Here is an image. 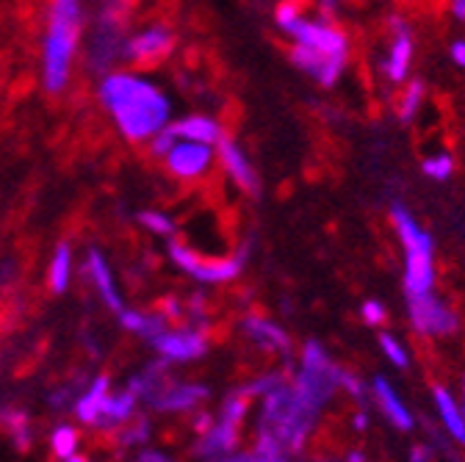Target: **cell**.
Segmentation results:
<instances>
[{
	"mask_svg": "<svg viewBox=\"0 0 465 462\" xmlns=\"http://www.w3.org/2000/svg\"><path fill=\"white\" fill-rule=\"evenodd\" d=\"M282 382H285V377H282V374H269V377L255 379V382H252L250 388H244V390H247L250 396H261V398H263L269 390H274V388H277V385H282Z\"/></svg>",
	"mask_w": 465,
	"mask_h": 462,
	"instance_id": "d6a6232c",
	"label": "cell"
},
{
	"mask_svg": "<svg viewBox=\"0 0 465 462\" xmlns=\"http://www.w3.org/2000/svg\"><path fill=\"white\" fill-rule=\"evenodd\" d=\"M139 396L128 388V390H120V393H111L108 401H105V410H103V418H100V427L105 429H120L125 427L134 416H136V408H139Z\"/></svg>",
	"mask_w": 465,
	"mask_h": 462,
	"instance_id": "d6986e66",
	"label": "cell"
},
{
	"mask_svg": "<svg viewBox=\"0 0 465 462\" xmlns=\"http://www.w3.org/2000/svg\"><path fill=\"white\" fill-rule=\"evenodd\" d=\"M208 427H211V418H208V416H200V418L194 421V429H197V432H205Z\"/></svg>",
	"mask_w": 465,
	"mask_h": 462,
	"instance_id": "60d3db41",
	"label": "cell"
},
{
	"mask_svg": "<svg viewBox=\"0 0 465 462\" xmlns=\"http://www.w3.org/2000/svg\"><path fill=\"white\" fill-rule=\"evenodd\" d=\"M0 424H4L12 432L17 448L28 451V446H31V427H28V416L23 410H6L4 416H0Z\"/></svg>",
	"mask_w": 465,
	"mask_h": 462,
	"instance_id": "d4e9b609",
	"label": "cell"
},
{
	"mask_svg": "<svg viewBox=\"0 0 465 462\" xmlns=\"http://www.w3.org/2000/svg\"><path fill=\"white\" fill-rule=\"evenodd\" d=\"M123 446H134V448H139V446H144L147 440H150V424L142 418V421H136V424H131V427H125V432H123Z\"/></svg>",
	"mask_w": 465,
	"mask_h": 462,
	"instance_id": "1f68e13d",
	"label": "cell"
},
{
	"mask_svg": "<svg viewBox=\"0 0 465 462\" xmlns=\"http://www.w3.org/2000/svg\"><path fill=\"white\" fill-rule=\"evenodd\" d=\"M380 346H382V352L388 355V360H391L393 366H399V369L407 366V352H404V346L399 343V338L382 332V335H380Z\"/></svg>",
	"mask_w": 465,
	"mask_h": 462,
	"instance_id": "4dcf8cb0",
	"label": "cell"
},
{
	"mask_svg": "<svg viewBox=\"0 0 465 462\" xmlns=\"http://www.w3.org/2000/svg\"><path fill=\"white\" fill-rule=\"evenodd\" d=\"M341 388H346V390L352 393L358 401H366V390H363V385H361V379H358V377L341 371Z\"/></svg>",
	"mask_w": 465,
	"mask_h": 462,
	"instance_id": "836d02e7",
	"label": "cell"
},
{
	"mask_svg": "<svg viewBox=\"0 0 465 462\" xmlns=\"http://www.w3.org/2000/svg\"><path fill=\"white\" fill-rule=\"evenodd\" d=\"M242 329L247 332V338H252L255 343L266 346L272 352H280V355H288L291 352V338L282 327H277L274 321L269 319H261V316H247Z\"/></svg>",
	"mask_w": 465,
	"mask_h": 462,
	"instance_id": "e0dca14e",
	"label": "cell"
},
{
	"mask_svg": "<svg viewBox=\"0 0 465 462\" xmlns=\"http://www.w3.org/2000/svg\"><path fill=\"white\" fill-rule=\"evenodd\" d=\"M136 459H142V462H166L169 457L166 454H161V451H139V457Z\"/></svg>",
	"mask_w": 465,
	"mask_h": 462,
	"instance_id": "74e56055",
	"label": "cell"
},
{
	"mask_svg": "<svg viewBox=\"0 0 465 462\" xmlns=\"http://www.w3.org/2000/svg\"><path fill=\"white\" fill-rule=\"evenodd\" d=\"M236 446H239V424L219 418L213 427L203 432V437L194 446V454L203 459H230Z\"/></svg>",
	"mask_w": 465,
	"mask_h": 462,
	"instance_id": "7c38bea8",
	"label": "cell"
},
{
	"mask_svg": "<svg viewBox=\"0 0 465 462\" xmlns=\"http://www.w3.org/2000/svg\"><path fill=\"white\" fill-rule=\"evenodd\" d=\"M421 100H424V84H421V81H413L411 86H407V92H404V97H401V103H399V117H401L404 123H411V120L416 117V111H419Z\"/></svg>",
	"mask_w": 465,
	"mask_h": 462,
	"instance_id": "83f0119b",
	"label": "cell"
},
{
	"mask_svg": "<svg viewBox=\"0 0 465 462\" xmlns=\"http://www.w3.org/2000/svg\"><path fill=\"white\" fill-rule=\"evenodd\" d=\"M247 408H250V393H247V390H232V393L222 401V416H219V418H224V421H230V424H239V427H242V421H244V416H247Z\"/></svg>",
	"mask_w": 465,
	"mask_h": 462,
	"instance_id": "484cf974",
	"label": "cell"
},
{
	"mask_svg": "<svg viewBox=\"0 0 465 462\" xmlns=\"http://www.w3.org/2000/svg\"><path fill=\"white\" fill-rule=\"evenodd\" d=\"M203 398H208V388H203V385L169 382L150 404L158 413H186V410H194Z\"/></svg>",
	"mask_w": 465,
	"mask_h": 462,
	"instance_id": "4fadbf2b",
	"label": "cell"
},
{
	"mask_svg": "<svg viewBox=\"0 0 465 462\" xmlns=\"http://www.w3.org/2000/svg\"><path fill=\"white\" fill-rule=\"evenodd\" d=\"M277 25L288 34L294 36L297 44H305V47H313L324 55H343L346 59V50H349V42L341 31L324 25V23H311L305 17L297 15V9L291 4H282L277 9Z\"/></svg>",
	"mask_w": 465,
	"mask_h": 462,
	"instance_id": "5b68a950",
	"label": "cell"
},
{
	"mask_svg": "<svg viewBox=\"0 0 465 462\" xmlns=\"http://www.w3.org/2000/svg\"><path fill=\"white\" fill-rule=\"evenodd\" d=\"M111 396V379L105 374L94 377L89 382V388L75 398V418L84 424V427H100V418H103V410H105V401Z\"/></svg>",
	"mask_w": 465,
	"mask_h": 462,
	"instance_id": "9a60e30c",
	"label": "cell"
},
{
	"mask_svg": "<svg viewBox=\"0 0 465 462\" xmlns=\"http://www.w3.org/2000/svg\"><path fill=\"white\" fill-rule=\"evenodd\" d=\"M136 219L144 230H150V233H155V236H174V230H178L174 219L166 216L163 211H142Z\"/></svg>",
	"mask_w": 465,
	"mask_h": 462,
	"instance_id": "4316f807",
	"label": "cell"
},
{
	"mask_svg": "<svg viewBox=\"0 0 465 462\" xmlns=\"http://www.w3.org/2000/svg\"><path fill=\"white\" fill-rule=\"evenodd\" d=\"M371 390H374V398H377V404L382 408V413L391 418V424L393 427H399V429H413V416H411V410L404 408L401 404V398L396 396V390L388 385V379H382V377H377L374 382H371Z\"/></svg>",
	"mask_w": 465,
	"mask_h": 462,
	"instance_id": "ffe728a7",
	"label": "cell"
},
{
	"mask_svg": "<svg viewBox=\"0 0 465 462\" xmlns=\"http://www.w3.org/2000/svg\"><path fill=\"white\" fill-rule=\"evenodd\" d=\"M391 25L396 31L393 36V44H391V55L385 62V73L393 84H401L411 73V59H413V36L407 31V25L396 17H391Z\"/></svg>",
	"mask_w": 465,
	"mask_h": 462,
	"instance_id": "2e32d148",
	"label": "cell"
},
{
	"mask_svg": "<svg viewBox=\"0 0 465 462\" xmlns=\"http://www.w3.org/2000/svg\"><path fill=\"white\" fill-rule=\"evenodd\" d=\"M427 457H430V454H427V451H421V446L413 451V459H427Z\"/></svg>",
	"mask_w": 465,
	"mask_h": 462,
	"instance_id": "ee69618b",
	"label": "cell"
},
{
	"mask_svg": "<svg viewBox=\"0 0 465 462\" xmlns=\"http://www.w3.org/2000/svg\"><path fill=\"white\" fill-rule=\"evenodd\" d=\"M169 260L178 266L183 274L200 280V282H208V285H216V282H230L236 280L247 263V255H250V247H242V252L236 258H224V260H205L200 258L192 247H186L183 241H169Z\"/></svg>",
	"mask_w": 465,
	"mask_h": 462,
	"instance_id": "277c9868",
	"label": "cell"
},
{
	"mask_svg": "<svg viewBox=\"0 0 465 462\" xmlns=\"http://www.w3.org/2000/svg\"><path fill=\"white\" fill-rule=\"evenodd\" d=\"M363 319H366V324H371V327H377V324H382V319H385V308L380 305V302H366L363 305Z\"/></svg>",
	"mask_w": 465,
	"mask_h": 462,
	"instance_id": "e575fe53",
	"label": "cell"
},
{
	"mask_svg": "<svg viewBox=\"0 0 465 462\" xmlns=\"http://www.w3.org/2000/svg\"><path fill=\"white\" fill-rule=\"evenodd\" d=\"M174 47V36L169 28L163 25H150L134 36H128L125 42V62L134 64H155L172 53Z\"/></svg>",
	"mask_w": 465,
	"mask_h": 462,
	"instance_id": "9c48e42d",
	"label": "cell"
},
{
	"mask_svg": "<svg viewBox=\"0 0 465 462\" xmlns=\"http://www.w3.org/2000/svg\"><path fill=\"white\" fill-rule=\"evenodd\" d=\"M219 158H222V166H224L227 175H230L232 181H236V186H242V189L250 192V194H258V192H261V183H258L255 169H252V163L247 161L244 150H242L236 142L222 139V142H219Z\"/></svg>",
	"mask_w": 465,
	"mask_h": 462,
	"instance_id": "5bb4252c",
	"label": "cell"
},
{
	"mask_svg": "<svg viewBox=\"0 0 465 462\" xmlns=\"http://www.w3.org/2000/svg\"><path fill=\"white\" fill-rule=\"evenodd\" d=\"M435 404H438V413H440V418H443L446 432H449L457 443H465V416H462V410H460V404L451 398V393L443 390V388H438V390H435Z\"/></svg>",
	"mask_w": 465,
	"mask_h": 462,
	"instance_id": "603a6c76",
	"label": "cell"
},
{
	"mask_svg": "<svg viewBox=\"0 0 465 462\" xmlns=\"http://www.w3.org/2000/svg\"><path fill=\"white\" fill-rule=\"evenodd\" d=\"M407 308H411L413 327L421 335H449L457 329V316L432 291L407 297Z\"/></svg>",
	"mask_w": 465,
	"mask_h": 462,
	"instance_id": "52a82bcc",
	"label": "cell"
},
{
	"mask_svg": "<svg viewBox=\"0 0 465 462\" xmlns=\"http://www.w3.org/2000/svg\"><path fill=\"white\" fill-rule=\"evenodd\" d=\"M78 448H81V435H78L75 427L62 424V427L53 429V435H50V451L58 459H64V462H81L84 454Z\"/></svg>",
	"mask_w": 465,
	"mask_h": 462,
	"instance_id": "cb8c5ba5",
	"label": "cell"
},
{
	"mask_svg": "<svg viewBox=\"0 0 465 462\" xmlns=\"http://www.w3.org/2000/svg\"><path fill=\"white\" fill-rule=\"evenodd\" d=\"M84 271L89 274V280L94 282L97 288V294L103 300V305L111 310V313H120L125 308L123 302V294H120V288H116V280H114V271L105 260V255L100 250H89L86 260H84Z\"/></svg>",
	"mask_w": 465,
	"mask_h": 462,
	"instance_id": "30bf717a",
	"label": "cell"
},
{
	"mask_svg": "<svg viewBox=\"0 0 465 462\" xmlns=\"http://www.w3.org/2000/svg\"><path fill=\"white\" fill-rule=\"evenodd\" d=\"M316 421L319 418L302 408L294 385L282 382L263 396V413H261L258 432L274 437L288 454H297L305 446V437L311 435Z\"/></svg>",
	"mask_w": 465,
	"mask_h": 462,
	"instance_id": "3957f363",
	"label": "cell"
},
{
	"mask_svg": "<svg viewBox=\"0 0 465 462\" xmlns=\"http://www.w3.org/2000/svg\"><path fill=\"white\" fill-rule=\"evenodd\" d=\"M213 144H205V142H192V139H178L166 155H163V163L166 169L172 172L174 178L181 181H197L203 178L205 172L211 169L213 163Z\"/></svg>",
	"mask_w": 465,
	"mask_h": 462,
	"instance_id": "8992f818",
	"label": "cell"
},
{
	"mask_svg": "<svg viewBox=\"0 0 465 462\" xmlns=\"http://www.w3.org/2000/svg\"><path fill=\"white\" fill-rule=\"evenodd\" d=\"M120 324L123 329L128 332H136L139 338H147L150 343L166 329V316L163 313H144V310H131V308H123L120 313Z\"/></svg>",
	"mask_w": 465,
	"mask_h": 462,
	"instance_id": "7402d4cb",
	"label": "cell"
},
{
	"mask_svg": "<svg viewBox=\"0 0 465 462\" xmlns=\"http://www.w3.org/2000/svg\"><path fill=\"white\" fill-rule=\"evenodd\" d=\"M147 144H150V155L163 161V155H166V152H169L174 144H178V133H174L172 123H169L166 128H161V131H158V133H155V136L147 142Z\"/></svg>",
	"mask_w": 465,
	"mask_h": 462,
	"instance_id": "f546056e",
	"label": "cell"
},
{
	"mask_svg": "<svg viewBox=\"0 0 465 462\" xmlns=\"http://www.w3.org/2000/svg\"><path fill=\"white\" fill-rule=\"evenodd\" d=\"M163 316L166 319H181L183 316V305L178 300H163Z\"/></svg>",
	"mask_w": 465,
	"mask_h": 462,
	"instance_id": "d590c367",
	"label": "cell"
},
{
	"mask_svg": "<svg viewBox=\"0 0 465 462\" xmlns=\"http://www.w3.org/2000/svg\"><path fill=\"white\" fill-rule=\"evenodd\" d=\"M97 100L123 139L147 144L172 123L169 97L144 75L131 70H108L97 84Z\"/></svg>",
	"mask_w": 465,
	"mask_h": 462,
	"instance_id": "6da1fadb",
	"label": "cell"
},
{
	"mask_svg": "<svg viewBox=\"0 0 465 462\" xmlns=\"http://www.w3.org/2000/svg\"><path fill=\"white\" fill-rule=\"evenodd\" d=\"M172 128H174V133H178V139L205 142V144H216V147L224 139L222 125L213 117H205V113H192V117H186V120L172 123Z\"/></svg>",
	"mask_w": 465,
	"mask_h": 462,
	"instance_id": "ac0fdd59",
	"label": "cell"
},
{
	"mask_svg": "<svg viewBox=\"0 0 465 462\" xmlns=\"http://www.w3.org/2000/svg\"><path fill=\"white\" fill-rule=\"evenodd\" d=\"M421 172H424L427 178H432V181L443 183V181H449V178H451V172H454V161H451L446 152H443V155H432V158H427V161H424Z\"/></svg>",
	"mask_w": 465,
	"mask_h": 462,
	"instance_id": "f1b7e54d",
	"label": "cell"
},
{
	"mask_svg": "<svg viewBox=\"0 0 465 462\" xmlns=\"http://www.w3.org/2000/svg\"><path fill=\"white\" fill-rule=\"evenodd\" d=\"M84 23V0H50L47 31L42 39V86L47 94H62L70 86Z\"/></svg>",
	"mask_w": 465,
	"mask_h": 462,
	"instance_id": "7a4b0ae2",
	"label": "cell"
},
{
	"mask_svg": "<svg viewBox=\"0 0 465 462\" xmlns=\"http://www.w3.org/2000/svg\"><path fill=\"white\" fill-rule=\"evenodd\" d=\"M462 401H465V379H462Z\"/></svg>",
	"mask_w": 465,
	"mask_h": 462,
	"instance_id": "f6af8a7d",
	"label": "cell"
},
{
	"mask_svg": "<svg viewBox=\"0 0 465 462\" xmlns=\"http://www.w3.org/2000/svg\"><path fill=\"white\" fill-rule=\"evenodd\" d=\"M435 285V263H432V247L421 250H404V294H424L432 291Z\"/></svg>",
	"mask_w": 465,
	"mask_h": 462,
	"instance_id": "8fae6325",
	"label": "cell"
},
{
	"mask_svg": "<svg viewBox=\"0 0 465 462\" xmlns=\"http://www.w3.org/2000/svg\"><path fill=\"white\" fill-rule=\"evenodd\" d=\"M451 59L457 67H465V42H454L451 44Z\"/></svg>",
	"mask_w": 465,
	"mask_h": 462,
	"instance_id": "8d00e7d4",
	"label": "cell"
},
{
	"mask_svg": "<svg viewBox=\"0 0 465 462\" xmlns=\"http://www.w3.org/2000/svg\"><path fill=\"white\" fill-rule=\"evenodd\" d=\"M335 6H338V0H322V12H324V15L335 12Z\"/></svg>",
	"mask_w": 465,
	"mask_h": 462,
	"instance_id": "b9f144b4",
	"label": "cell"
},
{
	"mask_svg": "<svg viewBox=\"0 0 465 462\" xmlns=\"http://www.w3.org/2000/svg\"><path fill=\"white\" fill-rule=\"evenodd\" d=\"M352 424H355V429H361V432H363V429H366V424H369L366 413H358V416L352 418Z\"/></svg>",
	"mask_w": 465,
	"mask_h": 462,
	"instance_id": "ab89813d",
	"label": "cell"
},
{
	"mask_svg": "<svg viewBox=\"0 0 465 462\" xmlns=\"http://www.w3.org/2000/svg\"><path fill=\"white\" fill-rule=\"evenodd\" d=\"M366 457L361 454V451H352V454H349V462H363Z\"/></svg>",
	"mask_w": 465,
	"mask_h": 462,
	"instance_id": "7bdbcfd3",
	"label": "cell"
},
{
	"mask_svg": "<svg viewBox=\"0 0 465 462\" xmlns=\"http://www.w3.org/2000/svg\"><path fill=\"white\" fill-rule=\"evenodd\" d=\"M451 9H454V17L465 20V0H454V4H451Z\"/></svg>",
	"mask_w": 465,
	"mask_h": 462,
	"instance_id": "f35d334b",
	"label": "cell"
},
{
	"mask_svg": "<svg viewBox=\"0 0 465 462\" xmlns=\"http://www.w3.org/2000/svg\"><path fill=\"white\" fill-rule=\"evenodd\" d=\"M155 352L161 358H166L169 363H192V360H200L205 352H208V338L189 327V329H163L155 340Z\"/></svg>",
	"mask_w": 465,
	"mask_h": 462,
	"instance_id": "ba28073f",
	"label": "cell"
},
{
	"mask_svg": "<svg viewBox=\"0 0 465 462\" xmlns=\"http://www.w3.org/2000/svg\"><path fill=\"white\" fill-rule=\"evenodd\" d=\"M73 247L70 241H62L55 250H53V258H50V266H47V285L53 294H67V288L73 282Z\"/></svg>",
	"mask_w": 465,
	"mask_h": 462,
	"instance_id": "44dd1931",
	"label": "cell"
}]
</instances>
